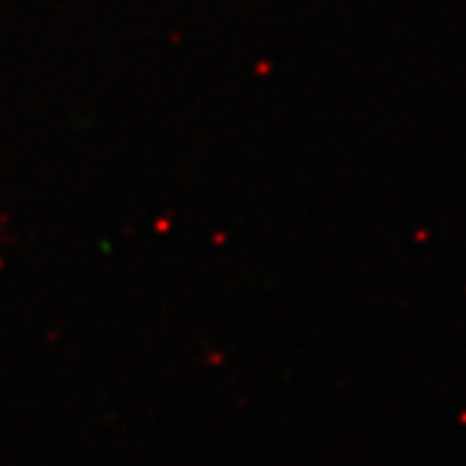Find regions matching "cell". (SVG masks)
Segmentation results:
<instances>
[]
</instances>
